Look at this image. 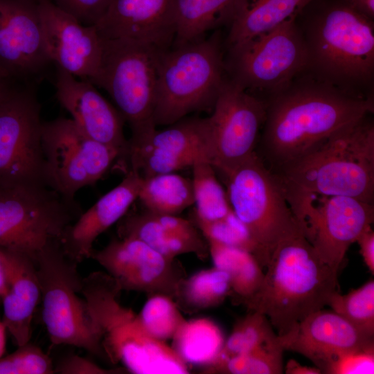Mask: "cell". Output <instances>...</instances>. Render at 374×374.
Listing matches in <instances>:
<instances>
[{
  "label": "cell",
  "mask_w": 374,
  "mask_h": 374,
  "mask_svg": "<svg viewBox=\"0 0 374 374\" xmlns=\"http://www.w3.org/2000/svg\"><path fill=\"white\" fill-rule=\"evenodd\" d=\"M263 100L265 118L256 152L272 172L374 112L373 98L352 95L305 71Z\"/></svg>",
  "instance_id": "cell-1"
},
{
  "label": "cell",
  "mask_w": 374,
  "mask_h": 374,
  "mask_svg": "<svg viewBox=\"0 0 374 374\" xmlns=\"http://www.w3.org/2000/svg\"><path fill=\"white\" fill-rule=\"evenodd\" d=\"M367 115L340 128L299 159L273 172L299 224L316 196L373 204L374 123Z\"/></svg>",
  "instance_id": "cell-2"
},
{
  "label": "cell",
  "mask_w": 374,
  "mask_h": 374,
  "mask_svg": "<svg viewBox=\"0 0 374 374\" xmlns=\"http://www.w3.org/2000/svg\"><path fill=\"white\" fill-rule=\"evenodd\" d=\"M305 71L352 95L373 98L374 23L348 0H314L296 17Z\"/></svg>",
  "instance_id": "cell-3"
},
{
  "label": "cell",
  "mask_w": 374,
  "mask_h": 374,
  "mask_svg": "<svg viewBox=\"0 0 374 374\" xmlns=\"http://www.w3.org/2000/svg\"><path fill=\"white\" fill-rule=\"evenodd\" d=\"M266 269L260 287L244 305L265 315L278 336L323 309L338 291V271L320 258L303 231L278 243Z\"/></svg>",
  "instance_id": "cell-4"
},
{
  "label": "cell",
  "mask_w": 374,
  "mask_h": 374,
  "mask_svg": "<svg viewBox=\"0 0 374 374\" xmlns=\"http://www.w3.org/2000/svg\"><path fill=\"white\" fill-rule=\"evenodd\" d=\"M121 291L108 274L82 278L81 294L102 334L105 355L136 374H186L189 366L164 341L148 335L137 314L119 302Z\"/></svg>",
  "instance_id": "cell-5"
},
{
  "label": "cell",
  "mask_w": 374,
  "mask_h": 374,
  "mask_svg": "<svg viewBox=\"0 0 374 374\" xmlns=\"http://www.w3.org/2000/svg\"><path fill=\"white\" fill-rule=\"evenodd\" d=\"M227 77L217 34L163 51L158 69L155 125H169L192 112L212 111Z\"/></svg>",
  "instance_id": "cell-6"
},
{
  "label": "cell",
  "mask_w": 374,
  "mask_h": 374,
  "mask_svg": "<svg viewBox=\"0 0 374 374\" xmlns=\"http://www.w3.org/2000/svg\"><path fill=\"white\" fill-rule=\"evenodd\" d=\"M42 299V319L55 345L75 346L95 355H104L102 334L81 294L82 278L78 262L55 240L33 257Z\"/></svg>",
  "instance_id": "cell-7"
},
{
  "label": "cell",
  "mask_w": 374,
  "mask_h": 374,
  "mask_svg": "<svg viewBox=\"0 0 374 374\" xmlns=\"http://www.w3.org/2000/svg\"><path fill=\"white\" fill-rule=\"evenodd\" d=\"M222 175L231 207L255 243L259 264L266 267L281 240L305 231L290 206L279 179L256 152Z\"/></svg>",
  "instance_id": "cell-8"
},
{
  "label": "cell",
  "mask_w": 374,
  "mask_h": 374,
  "mask_svg": "<svg viewBox=\"0 0 374 374\" xmlns=\"http://www.w3.org/2000/svg\"><path fill=\"white\" fill-rule=\"evenodd\" d=\"M163 51L132 40L103 39L100 65L91 83L109 93L128 123L132 136L156 129L158 69Z\"/></svg>",
  "instance_id": "cell-9"
},
{
  "label": "cell",
  "mask_w": 374,
  "mask_h": 374,
  "mask_svg": "<svg viewBox=\"0 0 374 374\" xmlns=\"http://www.w3.org/2000/svg\"><path fill=\"white\" fill-rule=\"evenodd\" d=\"M294 17L264 34L228 49V76L265 99L305 71L307 50Z\"/></svg>",
  "instance_id": "cell-10"
},
{
  "label": "cell",
  "mask_w": 374,
  "mask_h": 374,
  "mask_svg": "<svg viewBox=\"0 0 374 374\" xmlns=\"http://www.w3.org/2000/svg\"><path fill=\"white\" fill-rule=\"evenodd\" d=\"M82 213L46 186L0 187V247L33 257Z\"/></svg>",
  "instance_id": "cell-11"
},
{
  "label": "cell",
  "mask_w": 374,
  "mask_h": 374,
  "mask_svg": "<svg viewBox=\"0 0 374 374\" xmlns=\"http://www.w3.org/2000/svg\"><path fill=\"white\" fill-rule=\"evenodd\" d=\"M42 147L46 186L73 205L80 189L96 183L121 159L117 150L89 137L71 118L43 123Z\"/></svg>",
  "instance_id": "cell-12"
},
{
  "label": "cell",
  "mask_w": 374,
  "mask_h": 374,
  "mask_svg": "<svg viewBox=\"0 0 374 374\" xmlns=\"http://www.w3.org/2000/svg\"><path fill=\"white\" fill-rule=\"evenodd\" d=\"M42 123L30 91L12 88L0 103V187L46 186Z\"/></svg>",
  "instance_id": "cell-13"
},
{
  "label": "cell",
  "mask_w": 374,
  "mask_h": 374,
  "mask_svg": "<svg viewBox=\"0 0 374 374\" xmlns=\"http://www.w3.org/2000/svg\"><path fill=\"white\" fill-rule=\"evenodd\" d=\"M265 118V100L229 76L207 117L208 162L222 175L256 152Z\"/></svg>",
  "instance_id": "cell-14"
},
{
  "label": "cell",
  "mask_w": 374,
  "mask_h": 374,
  "mask_svg": "<svg viewBox=\"0 0 374 374\" xmlns=\"http://www.w3.org/2000/svg\"><path fill=\"white\" fill-rule=\"evenodd\" d=\"M91 258L115 279L121 290L148 296L161 294L175 299L181 282L187 276L176 258L165 256L132 237L113 239L103 249L93 250Z\"/></svg>",
  "instance_id": "cell-15"
},
{
  "label": "cell",
  "mask_w": 374,
  "mask_h": 374,
  "mask_svg": "<svg viewBox=\"0 0 374 374\" xmlns=\"http://www.w3.org/2000/svg\"><path fill=\"white\" fill-rule=\"evenodd\" d=\"M208 136L207 117H184L163 130L131 136L124 159L128 170L142 177L175 172L208 161Z\"/></svg>",
  "instance_id": "cell-16"
},
{
  "label": "cell",
  "mask_w": 374,
  "mask_h": 374,
  "mask_svg": "<svg viewBox=\"0 0 374 374\" xmlns=\"http://www.w3.org/2000/svg\"><path fill=\"white\" fill-rule=\"evenodd\" d=\"M321 197L306 211V236L320 258L338 271L350 246L371 226L374 205L351 197Z\"/></svg>",
  "instance_id": "cell-17"
},
{
  "label": "cell",
  "mask_w": 374,
  "mask_h": 374,
  "mask_svg": "<svg viewBox=\"0 0 374 374\" xmlns=\"http://www.w3.org/2000/svg\"><path fill=\"white\" fill-rule=\"evenodd\" d=\"M46 51L51 62L91 82L100 65L103 38L95 25H84L51 0H37Z\"/></svg>",
  "instance_id": "cell-18"
},
{
  "label": "cell",
  "mask_w": 374,
  "mask_h": 374,
  "mask_svg": "<svg viewBox=\"0 0 374 374\" xmlns=\"http://www.w3.org/2000/svg\"><path fill=\"white\" fill-rule=\"evenodd\" d=\"M49 62L37 0H0V66L10 78L25 77Z\"/></svg>",
  "instance_id": "cell-19"
},
{
  "label": "cell",
  "mask_w": 374,
  "mask_h": 374,
  "mask_svg": "<svg viewBox=\"0 0 374 374\" xmlns=\"http://www.w3.org/2000/svg\"><path fill=\"white\" fill-rule=\"evenodd\" d=\"M278 338L285 350L305 356L321 373L338 356L374 346V337L361 331L334 311L323 309L310 314Z\"/></svg>",
  "instance_id": "cell-20"
},
{
  "label": "cell",
  "mask_w": 374,
  "mask_h": 374,
  "mask_svg": "<svg viewBox=\"0 0 374 374\" xmlns=\"http://www.w3.org/2000/svg\"><path fill=\"white\" fill-rule=\"evenodd\" d=\"M56 97L76 125L89 137L117 150L124 159L128 140L123 133L124 118L89 81L78 79L58 68Z\"/></svg>",
  "instance_id": "cell-21"
},
{
  "label": "cell",
  "mask_w": 374,
  "mask_h": 374,
  "mask_svg": "<svg viewBox=\"0 0 374 374\" xmlns=\"http://www.w3.org/2000/svg\"><path fill=\"white\" fill-rule=\"evenodd\" d=\"M103 39H125L166 51L176 36L172 0H110L95 25Z\"/></svg>",
  "instance_id": "cell-22"
},
{
  "label": "cell",
  "mask_w": 374,
  "mask_h": 374,
  "mask_svg": "<svg viewBox=\"0 0 374 374\" xmlns=\"http://www.w3.org/2000/svg\"><path fill=\"white\" fill-rule=\"evenodd\" d=\"M142 176L128 170L121 182L102 196L70 224L60 243L65 253L77 262L91 258L96 238L121 220L137 199Z\"/></svg>",
  "instance_id": "cell-23"
},
{
  "label": "cell",
  "mask_w": 374,
  "mask_h": 374,
  "mask_svg": "<svg viewBox=\"0 0 374 374\" xmlns=\"http://www.w3.org/2000/svg\"><path fill=\"white\" fill-rule=\"evenodd\" d=\"M0 254L6 279L2 322L20 346L30 341L33 314L41 298L36 267L26 253L0 247Z\"/></svg>",
  "instance_id": "cell-24"
},
{
  "label": "cell",
  "mask_w": 374,
  "mask_h": 374,
  "mask_svg": "<svg viewBox=\"0 0 374 374\" xmlns=\"http://www.w3.org/2000/svg\"><path fill=\"white\" fill-rule=\"evenodd\" d=\"M118 232L119 237L137 238L171 258L185 253L205 258L208 253L207 242L195 223L177 215L148 211L130 214L121 219Z\"/></svg>",
  "instance_id": "cell-25"
},
{
  "label": "cell",
  "mask_w": 374,
  "mask_h": 374,
  "mask_svg": "<svg viewBox=\"0 0 374 374\" xmlns=\"http://www.w3.org/2000/svg\"><path fill=\"white\" fill-rule=\"evenodd\" d=\"M312 1L234 0L227 22V48L242 44L297 17Z\"/></svg>",
  "instance_id": "cell-26"
},
{
  "label": "cell",
  "mask_w": 374,
  "mask_h": 374,
  "mask_svg": "<svg viewBox=\"0 0 374 374\" xmlns=\"http://www.w3.org/2000/svg\"><path fill=\"white\" fill-rule=\"evenodd\" d=\"M172 339V348L186 364L205 368L216 362L226 340L219 325L207 317L185 320Z\"/></svg>",
  "instance_id": "cell-27"
},
{
  "label": "cell",
  "mask_w": 374,
  "mask_h": 374,
  "mask_svg": "<svg viewBox=\"0 0 374 374\" xmlns=\"http://www.w3.org/2000/svg\"><path fill=\"white\" fill-rule=\"evenodd\" d=\"M215 267L229 276L231 294L244 305L260 287L265 273L256 258L244 249L206 239Z\"/></svg>",
  "instance_id": "cell-28"
},
{
  "label": "cell",
  "mask_w": 374,
  "mask_h": 374,
  "mask_svg": "<svg viewBox=\"0 0 374 374\" xmlns=\"http://www.w3.org/2000/svg\"><path fill=\"white\" fill-rule=\"evenodd\" d=\"M234 0H172L176 22L175 46L199 39L227 23Z\"/></svg>",
  "instance_id": "cell-29"
},
{
  "label": "cell",
  "mask_w": 374,
  "mask_h": 374,
  "mask_svg": "<svg viewBox=\"0 0 374 374\" xmlns=\"http://www.w3.org/2000/svg\"><path fill=\"white\" fill-rule=\"evenodd\" d=\"M137 199L145 211L178 215L194 204L192 182L176 172L142 177Z\"/></svg>",
  "instance_id": "cell-30"
},
{
  "label": "cell",
  "mask_w": 374,
  "mask_h": 374,
  "mask_svg": "<svg viewBox=\"0 0 374 374\" xmlns=\"http://www.w3.org/2000/svg\"><path fill=\"white\" fill-rule=\"evenodd\" d=\"M230 294L228 274L214 266L186 276L174 300L181 310L194 313L220 305Z\"/></svg>",
  "instance_id": "cell-31"
},
{
  "label": "cell",
  "mask_w": 374,
  "mask_h": 374,
  "mask_svg": "<svg viewBox=\"0 0 374 374\" xmlns=\"http://www.w3.org/2000/svg\"><path fill=\"white\" fill-rule=\"evenodd\" d=\"M192 168L195 204L193 219L213 221L229 213L232 208L226 192L217 179L213 166L208 161L199 159Z\"/></svg>",
  "instance_id": "cell-32"
},
{
  "label": "cell",
  "mask_w": 374,
  "mask_h": 374,
  "mask_svg": "<svg viewBox=\"0 0 374 374\" xmlns=\"http://www.w3.org/2000/svg\"><path fill=\"white\" fill-rule=\"evenodd\" d=\"M277 338V333L265 315L257 311H249L234 326L216 362L205 370L231 357L274 341Z\"/></svg>",
  "instance_id": "cell-33"
},
{
  "label": "cell",
  "mask_w": 374,
  "mask_h": 374,
  "mask_svg": "<svg viewBox=\"0 0 374 374\" xmlns=\"http://www.w3.org/2000/svg\"><path fill=\"white\" fill-rule=\"evenodd\" d=\"M284 350L278 335L274 341L231 357L205 371L208 373L280 374L284 371Z\"/></svg>",
  "instance_id": "cell-34"
},
{
  "label": "cell",
  "mask_w": 374,
  "mask_h": 374,
  "mask_svg": "<svg viewBox=\"0 0 374 374\" xmlns=\"http://www.w3.org/2000/svg\"><path fill=\"white\" fill-rule=\"evenodd\" d=\"M137 315L145 332L152 338L164 342L172 339L186 320L175 301L161 294L149 295Z\"/></svg>",
  "instance_id": "cell-35"
},
{
  "label": "cell",
  "mask_w": 374,
  "mask_h": 374,
  "mask_svg": "<svg viewBox=\"0 0 374 374\" xmlns=\"http://www.w3.org/2000/svg\"><path fill=\"white\" fill-rule=\"evenodd\" d=\"M328 305L361 331L374 337L373 280L346 294L336 292Z\"/></svg>",
  "instance_id": "cell-36"
},
{
  "label": "cell",
  "mask_w": 374,
  "mask_h": 374,
  "mask_svg": "<svg viewBox=\"0 0 374 374\" xmlns=\"http://www.w3.org/2000/svg\"><path fill=\"white\" fill-rule=\"evenodd\" d=\"M205 239H211L223 244L240 248L252 253L258 260V250L244 224L233 210L224 217L204 221L193 219Z\"/></svg>",
  "instance_id": "cell-37"
},
{
  "label": "cell",
  "mask_w": 374,
  "mask_h": 374,
  "mask_svg": "<svg viewBox=\"0 0 374 374\" xmlns=\"http://www.w3.org/2000/svg\"><path fill=\"white\" fill-rule=\"evenodd\" d=\"M53 368L49 357L30 341L0 358V374H53Z\"/></svg>",
  "instance_id": "cell-38"
},
{
  "label": "cell",
  "mask_w": 374,
  "mask_h": 374,
  "mask_svg": "<svg viewBox=\"0 0 374 374\" xmlns=\"http://www.w3.org/2000/svg\"><path fill=\"white\" fill-rule=\"evenodd\" d=\"M323 373H374V346L350 351L338 356L327 366Z\"/></svg>",
  "instance_id": "cell-39"
},
{
  "label": "cell",
  "mask_w": 374,
  "mask_h": 374,
  "mask_svg": "<svg viewBox=\"0 0 374 374\" xmlns=\"http://www.w3.org/2000/svg\"><path fill=\"white\" fill-rule=\"evenodd\" d=\"M84 25H96L105 14L110 0H51Z\"/></svg>",
  "instance_id": "cell-40"
},
{
  "label": "cell",
  "mask_w": 374,
  "mask_h": 374,
  "mask_svg": "<svg viewBox=\"0 0 374 374\" xmlns=\"http://www.w3.org/2000/svg\"><path fill=\"white\" fill-rule=\"evenodd\" d=\"M121 369H107L78 355L63 357L54 366L53 373L59 374H110L120 373Z\"/></svg>",
  "instance_id": "cell-41"
},
{
  "label": "cell",
  "mask_w": 374,
  "mask_h": 374,
  "mask_svg": "<svg viewBox=\"0 0 374 374\" xmlns=\"http://www.w3.org/2000/svg\"><path fill=\"white\" fill-rule=\"evenodd\" d=\"M364 262L370 271L374 273V232L371 226L366 229L356 241Z\"/></svg>",
  "instance_id": "cell-42"
},
{
  "label": "cell",
  "mask_w": 374,
  "mask_h": 374,
  "mask_svg": "<svg viewBox=\"0 0 374 374\" xmlns=\"http://www.w3.org/2000/svg\"><path fill=\"white\" fill-rule=\"evenodd\" d=\"M287 374H321V371L317 367H309L301 364L295 359H290L285 367Z\"/></svg>",
  "instance_id": "cell-43"
},
{
  "label": "cell",
  "mask_w": 374,
  "mask_h": 374,
  "mask_svg": "<svg viewBox=\"0 0 374 374\" xmlns=\"http://www.w3.org/2000/svg\"><path fill=\"white\" fill-rule=\"evenodd\" d=\"M359 12L374 19V0H348Z\"/></svg>",
  "instance_id": "cell-44"
},
{
  "label": "cell",
  "mask_w": 374,
  "mask_h": 374,
  "mask_svg": "<svg viewBox=\"0 0 374 374\" xmlns=\"http://www.w3.org/2000/svg\"><path fill=\"white\" fill-rule=\"evenodd\" d=\"M9 78L8 77L0 75V103L12 88L9 84Z\"/></svg>",
  "instance_id": "cell-45"
},
{
  "label": "cell",
  "mask_w": 374,
  "mask_h": 374,
  "mask_svg": "<svg viewBox=\"0 0 374 374\" xmlns=\"http://www.w3.org/2000/svg\"><path fill=\"white\" fill-rule=\"evenodd\" d=\"M6 287V274H5V269L3 264V261L1 259V256L0 254V298H1L2 295L3 294Z\"/></svg>",
  "instance_id": "cell-46"
},
{
  "label": "cell",
  "mask_w": 374,
  "mask_h": 374,
  "mask_svg": "<svg viewBox=\"0 0 374 374\" xmlns=\"http://www.w3.org/2000/svg\"><path fill=\"white\" fill-rule=\"evenodd\" d=\"M6 328L2 321H0V358L3 356L6 349Z\"/></svg>",
  "instance_id": "cell-47"
},
{
  "label": "cell",
  "mask_w": 374,
  "mask_h": 374,
  "mask_svg": "<svg viewBox=\"0 0 374 374\" xmlns=\"http://www.w3.org/2000/svg\"><path fill=\"white\" fill-rule=\"evenodd\" d=\"M0 75L9 77V75L7 74V73L0 66Z\"/></svg>",
  "instance_id": "cell-48"
}]
</instances>
